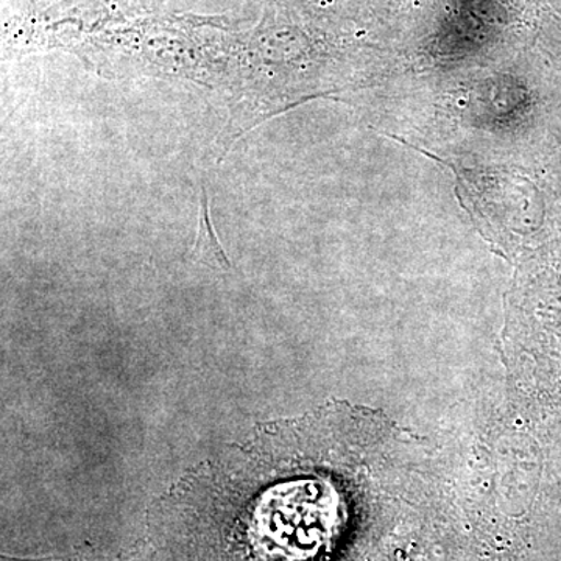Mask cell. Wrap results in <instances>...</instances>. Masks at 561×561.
<instances>
[{"instance_id": "1", "label": "cell", "mask_w": 561, "mask_h": 561, "mask_svg": "<svg viewBox=\"0 0 561 561\" xmlns=\"http://www.w3.org/2000/svg\"><path fill=\"white\" fill-rule=\"evenodd\" d=\"M192 256L203 262V264L209 265V267L217 268V271H230L231 268L230 261L221 249L219 239L214 232L213 224H210L208 191L205 186H202L198 231L194 249H192Z\"/></svg>"}]
</instances>
